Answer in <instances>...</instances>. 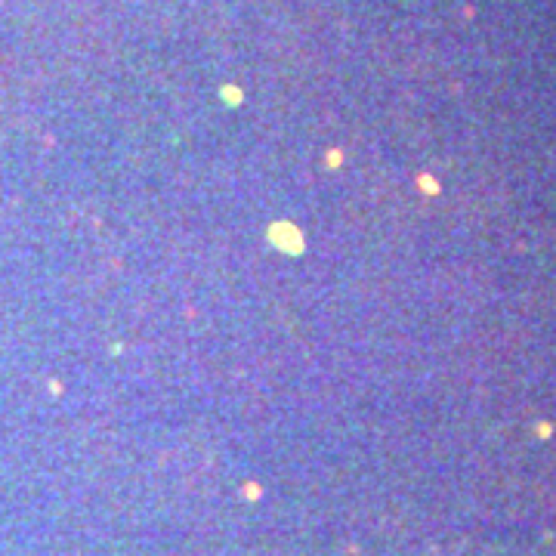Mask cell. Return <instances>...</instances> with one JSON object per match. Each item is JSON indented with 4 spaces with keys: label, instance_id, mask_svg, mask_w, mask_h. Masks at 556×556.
Instances as JSON below:
<instances>
[{
    "label": "cell",
    "instance_id": "6da1fadb",
    "mask_svg": "<svg viewBox=\"0 0 556 556\" xmlns=\"http://www.w3.org/2000/svg\"><path fill=\"white\" fill-rule=\"evenodd\" d=\"M244 495H247V497H260V488H256V485H247Z\"/></svg>",
    "mask_w": 556,
    "mask_h": 556
}]
</instances>
